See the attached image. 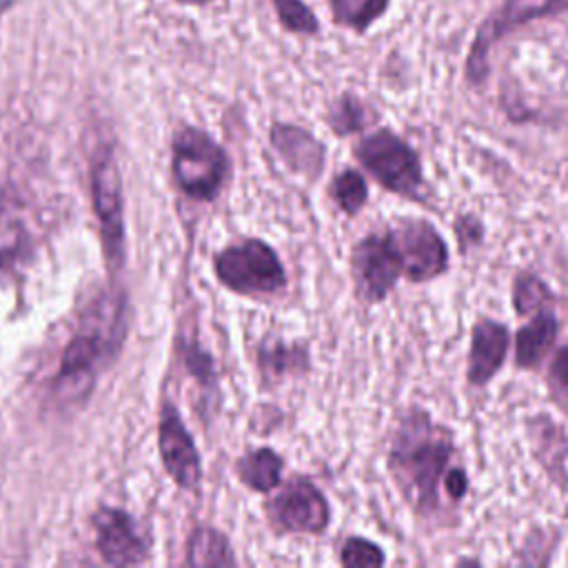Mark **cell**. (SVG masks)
<instances>
[{"label": "cell", "mask_w": 568, "mask_h": 568, "mask_svg": "<svg viewBox=\"0 0 568 568\" xmlns=\"http://www.w3.org/2000/svg\"><path fill=\"white\" fill-rule=\"evenodd\" d=\"M386 561L384 550L364 537H348L339 548V564L348 568L382 566Z\"/></svg>", "instance_id": "24"}, {"label": "cell", "mask_w": 568, "mask_h": 568, "mask_svg": "<svg viewBox=\"0 0 568 568\" xmlns=\"http://www.w3.org/2000/svg\"><path fill=\"white\" fill-rule=\"evenodd\" d=\"M552 300L546 282L528 271H521L513 282V306L517 315H528L532 311L544 308Z\"/></svg>", "instance_id": "22"}, {"label": "cell", "mask_w": 568, "mask_h": 568, "mask_svg": "<svg viewBox=\"0 0 568 568\" xmlns=\"http://www.w3.org/2000/svg\"><path fill=\"white\" fill-rule=\"evenodd\" d=\"M286 359H300L306 362V353L297 351L295 346H284V344H273L271 348H262L260 351V366L264 373H282L284 371V362Z\"/></svg>", "instance_id": "25"}, {"label": "cell", "mask_w": 568, "mask_h": 568, "mask_svg": "<svg viewBox=\"0 0 568 568\" xmlns=\"http://www.w3.org/2000/svg\"><path fill=\"white\" fill-rule=\"evenodd\" d=\"M175 2L189 4V7H206V4H211V2H215V0H175Z\"/></svg>", "instance_id": "28"}, {"label": "cell", "mask_w": 568, "mask_h": 568, "mask_svg": "<svg viewBox=\"0 0 568 568\" xmlns=\"http://www.w3.org/2000/svg\"><path fill=\"white\" fill-rule=\"evenodd\" d=\"M559 333V322L550 308H539L537 315L524 324L515 335V364L519 368H535L552 348Z\"/></svg>", "instance_id": "15"}, {"label": "cell", "mask_w": 568, "mask_h": 568, "mask_svg": "<svg viewBox=\"0 0 568 568\" xmlns=\"http://www.w3.org/2000/svg\"><path fill=\"white\" fill-rule=\"evenodd\" d=\"M351 275L362 302H382L393 291L402 277V262L386 231L355 242L351 251Z\"/></svg>", "instance_id": "9"}, {"label": "cell", "mask_w": 568, "mask_h": 568, "mask_svg": "<svg viewBox=\"0 0 568 568\" xmlns=\"http://www.w3.org/2000/svg\"><path fill=\"white\" fill-rule=\"evenodd\" d=\"M375 118V111L351 91L342 93L326 111V122L339 138L364 131Z\"/></svg>", "instance_id": "19"}, {"label": "cell", "mask_w": 568, "mask_h": 568, "mask_svg": "<svg viewBox=\"0 0 568 568\" xmlns=\"http://www.w3.org/2000/svg\"><path fill=\"white\" fill-rule=\"evenodd\" d=\"M95 544L102 559L111 566H133L146 557V544L135 530L133 519L120 508H102L95 519Z\"/></svg>", "instance_id": "12"}, {"label": "cell", "mask_w": 568, "mask_h": 568, "mask_svg": "<svg viewBox=\"0 0 568 568\" xmlns=\"http://www.w3.org/2000/svg\"><path fill=\"white\" fill-rule=\"evenodd\" d=\"M91 193L106 262L118 268L124 260V217L120 171L111 149H102L91 164Z\"/></svg>", "instance_id": "8"}, {"label": "cell", "mask_w": 568, "mask_h": 568, "mask_svg": "<svg viewBox=\"0 0 568 568\" xmlns=\"http://www.w3.org/2000/svg\"><path fill=\"white\" fill-rule=\"evenodd\" d=\"M27 246V233L18 213L0 204V268L11 266Z\"/></svg>", "instance_id": "23"}, {"label": "cell", "mask_w": 568, "mask_h": 568, "mask_svg": "<svg viewBox=\"0 0 568 568\" xmlns=\"http://www.w3.org/2000/svg\"><path fill=\"white\" fill-rule=\"evenodd\" d=\"M273 526L282 532L322 535L331 521V506L322 490L306 477H295L266 506Z\"/></svg>", "instance_id": "10"}, {"label": "cell", "mask_w": 568, "mask_h": 568, "mask_svg": "<svg viewBox=\"0 0 568 568\" xmlns=\"http://www.w3.org/2000/svg\"><path fill=\"white\" fill-rule=\"evenodd\" d=\"M11 4H13V0H0V18H2V13H4Z\"/></svg>", "instance_id": "29"}, {"label": "cell", "mask_w": 568, "mask_h": 568, "mask_svg": "<svg viewBox=\"0 0 568 568\" xmlns=\"http://www.w3.org/2000/svg\"><path fill=\"white\" fill-rule=\"evenodd\" d=\"M337 27L364 36L390 7V0H326Z\"/></svg>", "instance_id": "17"}, {"label": "cell", "mask_w": 568, "mask_h": 568, "mask_svg": "<svg viewBox=\"0 0 568 568\" xmlns=\"http://www.w3.org/2000/svg\"><path fill=\"white\" fill-rule=\"evenodd\" d=\"M280 27L293 36H317L322 22L304 0H271Z\"/></svg>", "instance_id": "21"}, {"label": "cell", "mask_w": 568, "mask_h": 568, "mask_svg": "<svg viewBox=\"0 0 568 568\" xmlns=\"http://www.w3.org/2000/svg\"><path fill=\"white\" fill-rule=\"evenodd\" d=\"M357 162L390 193L417 200L424 189L422 162L415 149L390 129H377L355 144Z\"/></svg>", "instance_id": "4"}, {"label": "cell", "mask_w": 568, "mask_h": 568, "mask_svg": "<svg viewBox=\"0 0 568 568\" xmlns=\"http://www.w3.org/2000/svg\"><path fill=\"white\" fill-rule=\"evenodd\" d=\"M328 195L335 200V204L344 213L357 215L368 200V186L359 171L344 169L333 178V182L328 186Z\"/></svg>", "instance_id": "20"}, {"label": "cell", "mask_w": 568, "mask_h": 568, "mask_svg": "<svg viewBox=\"0 0 568 568\" xmlns=\"http://www.w3.org/2000/svg\"><path fill=\"white\" fill-rule=\"evenodd\" d=\"M399 262L402 275L424 284L448 268V246L439 231L419 217H399L386 229Z\"/></svg>", "instance_id": "7"}, {"label": "cell", "mask_w": 568, "mask_h": 568, "mask_svg": "<svg viewBox=\"0 0 568 568\" xmlns=\"http://www.w3.org/2000/svg\"><path fill=\"white\" fill-rule=\"evenodd\" d=\"M126 297L120 291L100 295L84 315L80 331L64 346L58 377L53 382L58 395L67 399L84 397L98 375L120 348L126 331Z\"/></svg>", "instance_id": "2"}, {"label": "cell", "mask_w": 568, "mask_h": 568, "mask_svg": "<svg viewBox=\"0 0 568 568\" xmlns=\"http://www.w3.org/2000/svg\"><path fill=\"white\" fill-rule=\"evenodd\" d=\"M548 379L557 390L568 393V346H561L550 359Z\"/></svg>", "instance_id": "26"}, {"label": "cell", "mask_w": 568, "mask_h": 568, "mask_svg": "<svg viewBox=\"0 0 568 568\" xmlns=\"http://www.w3.org/2000/svg\"><path fill=\"white\" fill-rule=\"evenodd\" d=\"M186 362H189V368L193 375H197L200 379H211V373H213V364H211V357L206 353H202L197 346L189 351L186 355Z\"/></svg>", "instance_id": "27"}, {"label": "cell", "mask_w": 568, "mask_h": 568, "mask_svg": "<svg viewBox=\"0 0 568 568\" xmlns=\"http://www.w3.org/2000/svg\"><path fill=\"white\" fill-rule=\"evenodd\" d=\"M564 13H568V0H501L475 31L464 62L466 82L470 87L484 84L490 73V53L499 40L535 20L559 18Z\"/></svg>", "instance_id": "3"}, {"label": "cell", "mask_w": 568, "mask_h": 568, "mask_svg": "<svg viewBox=\"0 0 568 568\" xmlns=\"http://www.w3.org/2000/svg\"><path fill=\"white\" fill-rule=\"evenodd\" d=\"M271 144L295 173L315 178L324 166V144L297 124L275 122L271 126Z\"/></svg>", "instance_id": "14"}, {"label": "cell", "mask_w": 568, "mask_h": 568, "mask_svg": "<svg viewBox=\"0 0 568 568\" xmlns=\"http://www.w3.org/2000/svg\"><path fill=\"white\" fill-rule=\"evenodd\" d=\"M508 346H510L508 326L501 324V322H495L490 317H481L473 326L466 379L473 386L488 384L499 373V368L504 366Z\"/></svg>", "instance_id": "13"}, {"label": "cell", "mask_w": 568, "mask_h": 568, "mask_svg": "<svg viewBox=\"0 0 568 568\" xmlns=\"http://www.w3.org/2000/svg\"><path fill=\"white\" fill-rule=\"evenodd\" d=\"M453 457V433L424 408H410L402 417L390 442L388 470L415 515L433 519L448 504L444 479L455 466Z\"/></svg>", "instance_id": "1"}, {"label": "cell", "mask_w": 568, "mask_h": 568, "mask_svg": "<svg viewBox=\"0 0 568 568\" xmlns=\"http://www.w3.org/2000/svg\"><path fill=\"white\" fill-rule=\"evenodd\" d=\"M229 175L226 151L202 129L184 126L173 140V178L195 200H213Z\"/></svg>", "instance_id": "5"}, {"label": "cell", "mask_w": 568, "mask_h": 568, "mask_svg": "<svg viewBox=\"0 0 568 568\" xmlns=\"http://www.w3.org/2000/svg\"><path fill=\"white\" fill-rule=\"evenodd\" d=\"M186 564L189 566H233L235 557L229 539L220 530L211 526H200L193 530L189 539Z\"/></svg>", "instance_id": "18"}, {"label": "cell", "mask_w": 568, "mask_h": 568, "mask_svg": "<svg viewBox=\"0 0 568 568\" xmlns=\"http://www.w3.org/2000/svg\"><path fill=\"white\" fill-rule=\"evenodd\" d=\"M158 444L160 455L166 473L173 477V481L182 488H195L202 477V462L200 453L178 415V410L166 404L162 408L160 428H158Z\"/></svg>", "instance_id": "11"}, {"label": "cell", "mask_w": 568, "mask_h": 568, "mask_svg": "<svg viewBox=\"0 0 568 568\" xmlns=\"http://www.w3.org/2000/svg\"><path fill=\"white\" fill-rule=\"evenodd\" d=\"M284 459L273 448H255L237 459V477L255 493H271L280 486Z\"/></svg>", "instance_id": "16"}, {"label": "cell", "mask_w": 568, "mask_h": 568, "mask_svg": "<svg viewBox=\"0 0 568 568\" xmlns=\"http://www.w3.org/2000/svg\"><path fill=\"white\" fill-rule=\"evenodd\" d=\"M217 280L240 295H271L286 286L277 253L257 237H246L215 255Z\"/></svg>", "instance_id": "6"}]
</instances>
